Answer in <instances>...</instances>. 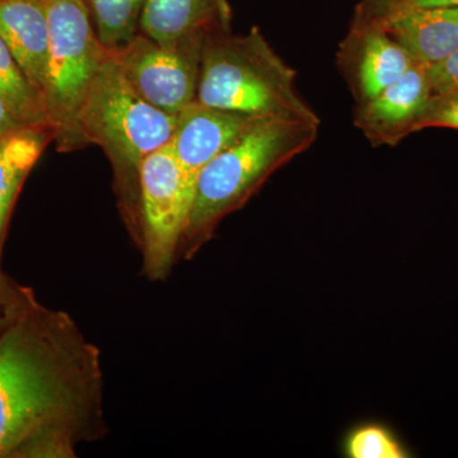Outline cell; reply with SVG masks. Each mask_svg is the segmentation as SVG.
<instances>
[{
  "label": "cell",
  "instance_id": "277c9868",
  "mask_svg": "<svg viewBox=\"0 0 458 458\" xmlns=\"http://www.w3.org/2000/svg\"><path fill=\"white\" fill-rule=\"evenodd\" d=\"M176 116L146 101L111 54L84 98L77 117L81 147L98 144L122 174L138 179L141 162L168 146Z\"/></svg>",
  "mask_w": 458,
  "mask_h": 458
},
{
  "label": "cell",
  "instance_id": "ac0fdd59",
  "mask_svg": "<svg viewBox=\"0 0 458 458\" xmlns=\"http://www.w3.org/2000/svg\"><path fill=\"white\" fill-rule=\"evenodd\" d=\"M433 8H458V0H361L355 14L381 22L405 12Z\"/></svg>",
  "mask_w": 458,
  "mask_h": 458
},
{
  "label": "cell",
  "instance_id": "9c48e42d",
  "mask_svg": "<svg viewBox=\"0 0 458 458\" xmlns=\"http://www.w3.org/2000/svg\"><path fill=\"white\" fill-rule=\"evenodd\" d=\"M432 87L427 69L414 65L354 111V125L373 147H394L418 131Z\"/></svg>",
  "mask_w": 458,
  "mask_h": 458
},
{
  "label": "cell",
  "instance_id": "6da1fadb",
  "mask_svg": "<svg viewBox=\"0 0 458 458\" xmlns=\"http://www.w3.org/2000/svg\"><path fill=\"white\" fill-rule=\"evenodd\" d=\"M101 396L98 349L65 313L38 307L0 334V458L74 457Z\"/></svg>",
  "mask_w": 458,
  "mask_h": 458
},
{
  "label": "cell",
  "instance_id": "30bf717a",
  "mask_svg": "<svg viewBox=\"0 0 458 458\" xmlns=\"http://www.w3.org/2000/svg\"><path fill=\"white\" fill-rule=\"evenodd\" d=\"M259 120L261 119L195 99L176 114L168 146L180 165L197 179L205 165L240 140Z\"/></svg>",
  "mask_w": 458,
  "mask_h": 458
},
{
  "label": "cell",
  "instance_id": "3957f363",
  "mask_svg": "<svg viewBox=\"0 0 458 458\" xmlns=\"http://www.w3.org/2000/svg\"><path fill=\"white\" fill-rule=\"evenodd\" d=\"M318 123L261 119L199 172L182 240L203 243L221 219L260 189L271 174L315 143Z\"/></svg>",
  "mask_w": 458,
  "mask_h": 458
},
{
  "label": "cell",
  "instance_id": "ffe728a7",
  "mask_svg": "<svg viewBox=\"0 0 458 458\" xmlns=\"http://www.w3.org/2000/svg\"><path fill=\"white\" fill-rule=\"evenodd\" d=\"M427 69L428 80L433 93L458 87V50Z\"/></svg>",
  "mask_w": 458,
  "mask_h": 458
},
{
  "label": "cell",
  "instance_id": "5bb4252c",
  "mask_svg": "<svg viewBox=\"0 0 458 458\" xmlns=\"http://www.w3.org/2000/svg\"><path fill=\"white\" fill-rule=\"evenodd\" d=\"M53 135L47 126H27L0 137V249L9 214L23 181Z\"/></svg>",
  "mask_w": 458,
  "mask_h": 458
},
{
  "label": "cell",
  "instance_id": "e0dca14e",
  "mask_svg": "<svg viewBox=\"0 0 458 458\" xmlns=\"http://www.w3.org/2000/svg\"><path fill=\"white\" fill-rule=\"evenodd\" d=\"M344 456L348 458H408L410 451L390 427L367 421L352 427L342 442Z\"/></svg>",
  "mask_w": 458,
  "mask_h": 458
},
{
  "label": "cell",
  "instance_id": "5b68a950",
  "mask_svg": "<svg viewBox=\"0 0 458 458\" xmlns=\"http://www.w3.org/2000/svg\"><path fill=\"white\" fill-rule=\"evenodd\" d=\"M50 42L42 99L62 149L81 147L77 117L108 56L96 35L86 0H47Z\"/></svg>",
  "mask_w": 458,
  "mask_h": 458
},
{
  "label": "cell",
  "instance_id": "ba28073f",
  "mask_svg": "<svg viewBox=\"0 0 458 458\" xmlns=\"http://www.w3.org/2000/svg\"><path fill=\"white\" fill-rule=\"evenodd\" d=\"M415 64L384 27L357 16L336 51V66L357 105L363 104Z\"/></svg>",
  "mask_w": 458,
  "mask_h": 458
},
{
  "label": "cell",
  "instance_id": "4fadbf2b",
  "mask_svg": "<svg viewBox=\"0 0 458 458\" xmlns=\"http://www.w3.org/2000/svg\"><path fill=\"white\" fill-rule=\"evenodd\" d=\"M376 23L408 51L415 64L424 68L458 50V8L419 9Z\"/></svg>",
  "mask_w": 458,
  "mask_h": 458
},
{
  "label": "cell",
  "instance_id": "8fae6325",
  "mask_svg": "<svg viewBox=\"0 0 458 458\" xmlns=\"http://www.w3.org/2000/svg\"><path fill=\"white\" fill-rule=\"evenodd\" d=\"M0 38L42 98L49 63L47 0H0Z\"/></svg>",
  "mask_w": 458,
  "mask_h": 458
},
{
  "label": "cell",
  "instance_id": "9a60e30c",
  "mask_svg": "<svg viewBox=\"0 0 458 458\" xmlns=\"http://www.w3.org/2000/svg\"><path fill=\"white\" fill-rule=\"evenodd\" d=\"M87 2V0H86ZM147 0H89L96 35L107 53L123 49L140 32Z\"/></svg>",
  "mask_w": 458,
  "mask_h": 458
},
{
  "label": "cell",
  "instance_id": "7c38bea8",
  "mask_svg": "<svg viewBox=\"0 0 458 458\" xmlns=\"http://www.w3.org/2000/svg\"><path fill=\"white\" fill-rule=\"evenodd\" d=\"M229 0H147L140 32L168 44L231 31Z\"/></svg>",
  "mask_w": 458,
  "mask_h": 458
},
{
  "label": "cell",
  "instance_id": "7a4b0ae2",
  "mask_svg": "<svg viewBox=\"0 0 458 458\" xmlns=\"http://www.w3.org/2000/svg\"><path fill=\"white\" fill-rule=\"evenodd\" d=\"M297 72L271 47L258 27L246 35L205 38L197 101L259 119L321 123L295 86Z\"/></svg>",
  "mask_w": 458,
  "mask_h": 458
},
{
  "label": "cell",
  "instance_id": "44dd1931",
  "mask_svg": "<svg viewBox=\"0 0 458 458\" xmlns=\"http://www.w3.org/2000/svg\"><path fill=\"white\" fill-rule=\"evenodd\" d=\"M27 123L21 119L13 108L9 106L7 102L0 98V137L20 131V129L27 128Z\"/></svg>",
  "mask_w": 458,
  "mask_h": 458
},
{
  "label": "cell",
  "instance_id": "8992f818",
  "mask_svg": "<svg viewBox=\"0 0 458 458\" xmlns=\"http://www.w3.org/2000/svg\"><path fill=\"white\" fill-rule=\"evenodd\" d=\"M138 181L144 265L150 278L164 279L188 227L197 179L180 165L170 146H165L141 162Z\"/></svg>",
  "mask_w": 458,
  "mask_h": 458
},
{
  "label": "cell",
  "instance_id": "2e32d148",
  "mask_svg": "<svg viewBox=\"0 0 458 458\" xmlns=\"http://www.w3.org/2000/svg\"><path fill=\"white\" fill-rule=\"evenodd\" d=\"M0 98L30 126H47L44 101L0 38ZM51 129V128H50Z\"/></svg>",
  "mask_w": 458,
  "mask_h": 458
},
{
  "label": "cell",
  "instance_id": "d6986e66",
  "mask_svg": "<svg viewBox=\"0 0 458 458\" xmlns=\"http://www.w3.org/2000/svg\"><path fill=\"white\" fill-rule=\"evenodd\" d=\"M424 128L458 131V87L445 92L432 93L418 123V131Z\"/></svg>",
  "mask_w": 458,
  "mask_h": 458
},
{
  "label": "cell",
  "instance_id": "52a82bcc",
  "mask_svg": "<svg viewBox=\"0 0 458 458\" xmlns=\"http://www.w3.org/2000/svg\"><path fill=\"white\" fill-rule=\"evenodd\" d=\"M205 38L198 36L162 44L140 32L111 55L141 98L176 116L197 99Z\"/></svg>",
  "mask_w": 458,
  "mask_h": 458
}]
</instances>
